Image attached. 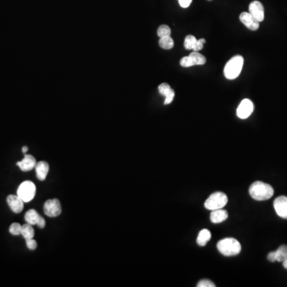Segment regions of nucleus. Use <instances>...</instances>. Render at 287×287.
Returning a JSON list of instances; mask_svg holds the SVG:
<instances>
[{
    "mask_svg": "<svg viewBox=\"0 0 287 287\" xmlns=\"http://www.w3.org/2000/svg\"><path fill=\"white\" fill-rule=\"evenodd\" d=\"M26 243H27V248L30 250H36L37 248V242L33 239H26Z\"/></svg>",
    "mask_w": 287,
    "mask_h": 287,
    "instance_id": "a878e982",
    "label": "nucleus"
},
{
    "mask_svg": "<svg viewBox=\"0 0 287 287\" xmlns=\"http://www.w3.org/2000/svg\"><path fill=\"white\" fill-rule=\"evenodd\" d=\"M249 193L254 200L264 201L272 197L274 195V188L268 183L262 181H255L251 185Z\"/></svg>",
    "mask_w": 287,
    "mask_h": 287,
    "instance_id": "f257e3e1",
    "label": "nucleus"
},
{
    "mask_svg": "<svg viewBox=\"0 0 287 287\" xmlns=\"http://www.w3.org/2000/svg\"><path fill=\"white\" fill-rule=\"evenodd\" d=\"M208 1H212V0H208Z\"/></svg>",
    "mask_w": 287,
    "mask_h": 287,
    "instance_id": "2f4dec72",
    "label": "nucleus"
},
{
    "mask_svg": "<svg viewBox=\"0 0 287 287\" xmlns=\"http://www.w3.org/2000/svg\"><path fill=\"white\" fill-rule=\"evenodd\" d=\"M36 193V187L32 181H24L17 190V195L21 198L24 203L30 202L33 200Z\"/></svg>",
    "mask_w": 287,
    "mask_h": 287,
    "instance_id": "39448f33",
    "label": "nucleus"
},
{
    "mask_svg": "<svg viewBox=\"0 0 287 287\" xmlns=\"http://www.w3.org/2000/svg\"><path fill=\"white\" fill-rule=\"evenodd\" d=\"M206 63V58L200 54L199 51H193L187 57H183L180 60L181 67H191L196 65H204Z\"/></svg>",
    "mask_w": 287,
    "mask_h": 287,
    "instance_id": "423d86ee",
    "label": "nucleus"
},
{
    "mask_svg": "<svg viewBox=\"0 0 287 287\" xmlns=\"http://www.w3.org/2000/svg\"><path fill=\"white\" fill-rule=\"evenodd\" d=\"M36 164L37 162H36V158L33 156L25 155L24 158L21 161L17 163V165L23 172H29V171L32 170L34 168H36Z\"/></svg>",
    "mask_w": 287,
    "mask_h": 287,
    "instance_id": "4468645a",
    "label": "nucleus"
},
{
    "mask_svg": "<svg viewBox=\"0 0 287 287\" xmlns=\"http://www.w3.org/2000/svg\"><path fill=\"white\" fill-rule=\"evenodd\" d=\"M178 1H179L181 7H183V8L188 7L192 2V0H178Z\"/></svg>",
    "mask_w": 287,
    "mask_h": 287,
    "instance_id": "cd10ccee",
    "label": "nucleus"
},
{
    "mask_svg": "<svg viewBox=\"0 0 287 287\" xmlns=\"http://www.w3.org/2000/svg\"><path fill=\"white\" fill-rule=\"evenodd\" d=\"M44 213L49 217H57L62 213V206L58 199L48 200L43 207Z\"/></svg>",
    "mask_w": 287,
    "mask_h": 287,
    "instance_id": "0eeeda50",
    "label": "nucleus"
},
{
    "mask_svg": "<svg viewBox=\"0 0 287 287\" xmlns=\"http://www.w3.org/2000/svg\"><path fill=\"white\" fill-rule=\"evenodd\" d=\"M159 92L161 95L165 96V105L170 104L175 97V92L168 83H162L159 85Z\"/></svg>",
    "mask_w": 287,
    "mask_h": 287,
    "instance_id": "2eb2a0df",
    "label": "nucleus"
},
{
    "mask_svg": "<svg viewBox=\"0 0 287 287\" xmlns=\"http://www.w3.org/2000/svg\"><path fill=\"white\" fill-rule=\"evenodd\" d=\"M206 42V40L204 38H201V39L197 40L196 42V46L194 47L193 51H200V50H202L204 48V45Z\"/></svg>",
    "mask_w": 287,
    "mask_h": 287,
    "instance_id": "bb28decb",
    "label": "nucleus"
},
{
    "mask_svg": "<svg viewBox=\"0 0 287 287\" xmlns=\"http://www.w3.org/2000/svg\"><path fill=\"white\" fill-rule=\"evenodd\" d=\"M283 266H284V268L287 269V260L284 261L283 262Z\"/></svg>",
    "mask_w": 287,
    "mask_h": 287,
    "instance_id": "7c9ffc66",
    "label": "nucleus"
},
{
    "mask_svg": "<svg viewBox=\"0 0 287 287\" xmlns=\"http://www.w3.org/2000/svg\"><path fill=\"white\" fill-rule=\"evenodd\" d=\"M244 59L240 55L231 58L227 62L224 67V75L227 79L233 80L237 78L241 73L242 69L244 67Z\"/></svg>",
    "mask_w": 287,
    "mask_h": 287,
    "instance_id": "7ed1b4c3",
    "label": "nucleus"
},
{
    "mask_svg": "<svg viewBox=\"0 0 287 287\" xmlns=\"http://www.w3.org/2000/svg\"><path fill=\"white\" fill-rule=\"evenodd\" d=\"M211 238H212V234H211L210 231H208V229H204L202 231H200L199 235H198L197 244L200 247H204L206 246L208 244V242L210 240Z\"/></svg>",
    "mask_w": 287,
    "mask_h": 287,
    "instance_id": "a211bd4d",
    "label": "nucleus"
},
{
    "mask_svg": "<svg viewBox=\"0 0 287 287\" xmlns=\"http://www.w3.org/2000/svg\"><path fill=\"white\" fill-rule=\"evenodd\" d=\"M50 170V165L46 161H39L36 164V171L37 174V178L40 181L46 179L48 173Z\"/></svg>",
    "mask_w": 287,
    "mask_h": 287,
    "instance_id": "dca6fc26",
    "label": "nucleus"
},
{
    "mask_svg": "<svg viewBox=\"0 0 287 287\" xmlns=\"http://www.w3.org/2000/svg\"><path fill=\"white\" fill-rule=\"evenodd\" d=\"M274 208L279 216L287 219V197L279 196L274 201Z\"/></svg>",
    "mask_w": 287,
    "mask_h": 287,
    "instance_id": "9d476101",
    "label": "nucleus"
},
{
    "mask_svg": "<svg viewBox=\"0 0 287 287\" xmlns=\"http://www.w3.org/2000/svg\"><path fill=\"white\" fill-rule=\"evenodd\" d=\"M239 19L243 24L251 31H257L259 27V22L249 12H242L239 15Z\"/></svg>",
    "mask_w": 287,
    "mask_h": 287,
    "instance_id": "9b49d317",
    "label": "nucleus"
},
{
    "mask_svg": "<svg viewBox=\"0 0 287 287\" xmlns=\"http://www.w3.org/2000/svg\"><path fill=\"white\" fill-rule=\"evenodd\" d=\"M171 32H171L170 27L167 25L160 26L158 30H157V35H158V36L160 37H165V36H170Z\"/></svg>",
    "mask_w": 287,
    "mask_h": 287,
    "instance_id": "5701e85b",
    "label": "nucleus"
},
{
    "mask_svg": "<svg viewBox=\"0 0 287 287\" xmlns=\"http://www.w3.org/2000/svg\"><path fill=\"white\" fill-rule=\"evenodd\" d=\"M218 251L224 256H235L241 251V244L234 238H226L221 239L217 244Z\"/></svg>",
    "mask_w": 287,
    "mask_h": 287,
    "instance_id": "f03ea898",
    "label": "nucleus"
},
{
    "mask_svg": "<svg viewBox=\"0 0 287 287\" xmlns=\"http://www.w3.org/2000/svg\"><path fill=\"white\" fill-rule=\"evenodd\" d=\"M227 196L223 192H215L212 194L208 200L204 203V207L208 210L214 211L217 209H221L227 205Z\"/></svg>",
    "mask_w": 287,
    "mask_h": 287,
    "instance_id": "20e7f679",
    "label": "nucleus"
},
{
    "mask_svg": "<svg viewBox=\"0 0 287 287\" xmlns=\"http://www.w3.org/2000/svg\"><path fill=\"white\" fill-rule=\"evenodd\" d=\"M227 217H228V213L227 211L223 210V208L213 211L210 215L211 221L213 223H222L227 219Z\"/></svg>",
    "mask_w": 287,
    "mask_h": 287,
    "instance_id": "f3484780",
    "label": "nucleus"
},
{
    "mask_svg": "<svg viewBox=\"0 0 287 287\" xmlns=\"http://www.w3.org/2000/svg\"><path fill=\"white\" fill-rule=\"evenodd\" d=\"M21 235L25 239H33L35 236V230L32 224L26 223L22 226Z\"/></svg>",
    "mask_w": 287,
    "mask_h": 287,
    "instance_id": "412c9836",
    "label": "nucleus"
},
{
    "mask_svg": "<svg viewBox=\"0 0 287 287\" xmlns=\"http://www.w3.org/2000/svg\"><path fill=\"white\" fill-rule=\"evenodd\" d=\"M249 13L259 23L263 21L265 18L264 6L259 1H253L249 5Z\"/></svg>",
    "mask_w": 287,
    "mask_h": 287,
    "instance_id": "1a4fd4ad",
    "label": "nucleus"
},
{
    "mask_svg": "<svg viewBox=\"0 0 287 287\" xmlns=\"http://www.w3.org/2000/svg\"><path fill=\"white\" fill-rule=\"evenodd\" d=\"M6 201H7V204H8L11 211L14 213L18 214V213H21L22 211L23 210L24 201L18 195L17 196L10 195V196H7Z\"/></svg>",
    "mask_w": 287,
    "mask_h": 287,
    "instance_id": "ddd939ff",
    "label": "nucleus"
},
{
    "mask_svg": "<svg viewBox=\"0 0 287 287\" xmlns=\"http://www.w3.org/2000/svg\"><path fill=\"white\" fill-rule=\"evenodd\" d=\"M22 225L18 223H14L10 226L9 231L13 235H21Z\"/></svg>",
    "mask_w": 287,
    "mask_h": 287,
    "instance_id": "b1692460",
    "label": "nucleus"
},
{
    "mask_svg": "<svg viewBox=\"0 0 287 287\" xmlns=\"http://www.w3.org/2000/svg\"><path fill=\"white\" fill-rule=\"evenodd\" d=\"M267 258L271 262H284L287 259V246L282 245L275 251L269 253Z\"/></svg>",
    "mask_w": 287,
    "mask_h": 287,
    "instance_id": "f8f14e48",
    "label": "nucleus"
},
{
    "mask_svg": "<svg viewBox=\"0 0 287 287\" xmlns=\"http://www.w3.org/2000/svg\"><path fill=\"white\" fill-rule=\"evenodd\" d=\"M196 42H197V39L195 36H187L184 39V47H185L186 50H193L194 47L196 46Z\"/></svg>",
    "mask_w": 287,
    "mask_h": 287,
    "instance_id": "4be33fe9",
    "label": "nucleus"
},
{
    "mask_svg": "<svg viewBox=\"0 0 287 287\" xmlns=\"http://www.w3.org/2000/svg\"><path fill=\"white\" fill-rule=\"evenodd\" d=\"M40 215L38 213L36 212V210L34 209H31V210L27 212L25 215V220L27 221V223H30L32 225H36L37 223V221L39 219Z\"/></svg>",
    "mask_w": 287,
    "mask_h": 287,
    "instance_id": "6ab92c4d",
    "label": "nucleus"
},
{
    "mask_svg": "<svg viewBox=\"0 0 287 287\" xmlns=\"http://www.w3.org/2000/svg\"><path fill=\"white\" fill-rule=\"evenodd\" d=\"M198 287H215L214 283L213 282L210 281V280H208V279H203L201 281L199 282L197 284Z\"/></svg>",
    "mask_w": 287,
    "mask_h": 287,
    "instance_id": "393cba45",
    "label": "nucleus"
},
{
    "mask_svg": "<svg viewBox=\"0 0 287 287\" xmlns=\"http://www.w3.org/2000/svg\"><path fill=\"white\" fill-rule=\"evenodd\" d=\"M27 151H28V147H27V146H24V147H23V153H26V152H27Z\"/></svg>",
    "mask_w": 287,
    "mask_h": 287,
    "instance_id": "c756f323",
    "label": "nucleus"
},
{
    "mask_svg": "<svg viewBox=\"0 0 287 287\" xmlns=\"http://www.w3.org/2000/svg\"><path fill=\"white\" fill-rule=\"evenodd\" d=\"M37 225L39 228H44L46 226V221L42 216H40L39 219L37 221Z\"/></svg>",
    "mask_w": 287,
    "mask_h": 287,
    "instance_id": "c85d7f7f",
    "label": "nucleus"
},
{
    "mask_svg": "<svg viewBox=\"0 0 287 287\" xmlns=\"http://www.w3.org/2000/svg\"><path fill=\"white\" fill-rule=\"evenodd\" d=\"M254 111V104L250 99L242 101L237 108V116L240 119H247L250 117Z\"/></svg>",
    "mask_w": 287,
    "mask_h": 287,
    "instance_id": "6e6552de",
    "label": "nucleus"
},
{
    "mask_svg": "<svg viewBox=\"0 0 287 287\" xmlns=\"http://www.w3.org/2000/svg\"><path fill=\"white\" fill-rule=\"evenodd\" d=\"M159 45H160V47L165 49V50H170L174 46V40L171 36L160 37Z\"/></svg>",
    "mask_w": 287,
    "mask_h": 287,
    "instance_id": "aec40b11",
    "label": "nucleus"
}]
</instances>
